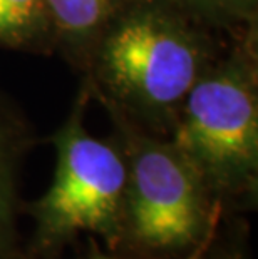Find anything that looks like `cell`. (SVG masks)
Returning a JSON list of instances; mask_svg holds the SVG:
<instances>
[{"label": "cell", "instance_id": "9c48e42d", "mask_svg": "<svg viewBox=\"0 0 258 259\" xmlns=\"http://www.w3.org/2000/svg\"><path fill=\"white\" fill-rule=\"evenodd\" d=\"M208 259H253L248 224L241 216L225 218Z\"/></svg>", "mask_w": 258, "mask_h": 259}, {"label": "cell", "instance_id": "8992f818", "mask_svg": "<svg viewBox=\"0 0 258 259\" xmlns=\"http://www.w3.org/2000/svg\"><path fill=\"white\" fill-rule=\"evenodd\" d=\"M124 0H46L56 51L84 70L87 57L104 27Z\"/></svg>", "mask_w": 258, "mask_h": 259}, {"label": "cell", "instance_id": "277c9868", "mask_svg": "<svg viewBox=\"0 0 258 259\" xmlns=\"http://www.w3.org/2000/svg\"><path fill=\"white\" fill-rule=\"evenodd\" d=\"M128 164L121 254L178 259L213 238L225 216L169 137L107 112Z\"/></svg>", "mask_w": 258, "mask_h": 259}, {"label": "cell", "instance_id": "52a82bcc", "mask_svg": "<svg viewBox=\"0 0 258 259\" xmlns=\"http://www.w3.org/2000/svg\"><path fill=\"white\" fill-rule=\"evenodd\" d=\"M0 51H56L46 0H0Z\"/></svg>", "mask_w": 258, "mask_h": 259}, {"label": "cell", "instance_id": "8fae6325", "mask_svg": "<svg viewBox=\"0 0 258 259\" xmlns=\"http://www.w3.org/2000/svg\"><path fill=\"white\" fill-rule=\"evenodd\" d=\"M20 259H34V257H29V256H25V254H22V257Z\"/></svg>", "mask_w": 258, "mask_h": 259}, {"label": "cell", "instance_id": "6da1fadb", "mask_svg": "<svg viewBox=\"0 0 258 259\" xmlns=\"http://www.w3.org/2000/svg\"><path fill=\"white\" fill-rule=\"evenodd\" d=\"M222 38L168 0H124L87 57L84 84L107 112L169 137L186 96L227 51Z\"/></svg>", "mask_w": 258, "mask_h": 259}, {"label": "cell", "instance_id": "ba28073f", "mask_svg": "<svg viewBox=\"0 0 258 259\" xmlns=\"http://www.w3.org/2000/svg\"><path fill=\"white\" fill-rule=\"evenodd\" d=\"M193 19L230 37L256 29L258 0H168Z\"/></svg>", "mask_w": 258, "mask_h": 259}, {"label": "cell", "instance_id": "7a4b0ae2", "mask_svg": "<svg viewBox=\"0 0 258 259\" xmlns=\"http://www.w3.org/2000/svg\"><path fill=\"white\" fill-rule=\"evenodd\" d=\"M169 139L198 172L225 216L258 199L256 29L232 38L181 106Z\"/></svg>", "mask_w": 258, "mask_h": 259}, {"label": "cell", "instance_id": "30bf717a", "mask_svg": "<svg viewBox=\"0 0 258 259\" xmlns=\"http://www.w3.org/2000/svg\"><path fill=\"white\" fill-rule=\"evenodd\" d=\"M216 234L208 241H205L201 246L196 247V249L188 252L186 256L178 257V259H208L210 257V252H211V247H213V242H215ZM72 251L76 252V256L72 259H146V257H136V256H128V254H121V252L109 251L107 247L102 246V242L99 239L92 238V236L82 238L78 244L72 247Z\"/></svg>", "mask_w": 258, "mask_h": 259}, {"label": "cell", "instance_id": "3957f363", "mask_svg": "<svg viewBox=\"0 0 258 259\" xmlns=\"http://www.w3.org/2000/svg\"><path fill=\"white\" fill-rule=\"evenodd\" d=\"M91 99L82 82L69 115L49 139L56 151L51 184L41 197L22 204L32 226L24 242V254L29 257L64 259L86 236L118 251L128 164L116 137L101 139L86 129Z\"/></svg>", "mask_w": 258, "mask_h": 259}, {"label": "cell", "instance_id": "5b68a950", "mask_svg": "<svg viewBox=\"0 0 258 259\" xmlns=\"http://www.w3.org/2000/svg\"><path fill=\"white\" fill-rule=\"evenodd\" d=\"M35 144L30 120L0 92V259H20L24 254V238L19 231V184L24 162Z\"/></svg>", "mask_w": 258, "mask_h": 259}]
</instances>
